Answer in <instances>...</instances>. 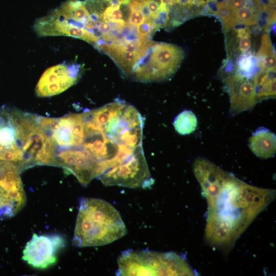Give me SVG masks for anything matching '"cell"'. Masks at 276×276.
Segmentation results:
<instances>
[{
	"label": "cell",
	"instance_id": "obj_2",
	"mask_svg": "<svg viewBox=\"0 0 276 276\" xmlns=\"http://www.w3.org/2000/svg\"><path fill=\"white\" fill-rule=\"evenodd\" d=\"M127 233L118 211L99 198H81L73 239L76 247L97 246L109 244Z\"/></svg>",
	"mask_w": 276,
	"mask_h": 276
},
{
	"label": "cell",
	"instance_id": "obj_15",
	"mask_svg": "<svg viewBox=\"0 0 276 276\" xmlns=\"http://www.w3.org/2000/svg\"><path fill=\"white\" fill-rule=\"evenodd\" d=\"M216 8L214 14L221 20L225 31H227L238 25L234 12L223 1L217 3Z\"/></svg>",
	"mask_w": 276,
	"mask_h": 276
},
{
	"label": "cell",
	"instance_id": "obj_20",
	"mask_svg": "<svg viewBox=\"0 0 276 276\" xmlns=\"http://www.w3.org/2000/svg\"><path fill=\"white\" fill-rule=\"evenodd\" d=\"M233 12L242 8L247 5L246 0H223Z\"/></svg>",
	"mask_w": 276,
	"mask_h": 276
},
{
	"label": "cell",
	"instance_id": "obj_8",
	"mask_svg": "<svg viewBox=\"0 0 276 276\" xmlns=\"http://www.w3.org/2000/svg\"><path fill=\"white\" fill-rule=\"evenodd\" d=\"M80 65L61 63L47 69L35 87L39 97H49L65 91L75 84L80 77Z\"/></svg>",
	"mask_w": 276,
	"mask_h": 276
},
{
	"label": "cell",
	"instance_id": "obj_18",
	"mask_svg": "<svg viewBox=\"0 0 276 276\" xmlns=\"http://www.w3.org/2000/svg\"><path fill=\"white\" fill-rule=\"evenodd\" d=\"M255 61L252 55H244L241 57L238 63V72L248 77H251Z\"/></svg>",
	"mask_w": 276,
	"mask_h": 276
},
{
	"label": "cell",
	"instance_id": "obj_19",
	"mask_svg": "<svg viewBox=\"0 0 276 276\" xmlns=\"http://www.w3.org/2000/svg\"><path fill=\"white\" fill-rule=\"evenodd\" d=\"M130 10L127 21L129 25L134 27H138L145 22L148 21L142 13L140 9H130Z\"/></svg>",
	"mask_w": 276,
	"mask_h": 276
},
{
	"label": "cell",
	"instance_id": "obj_21",
	"mask_svg": "<svg viewBox=\"0 0 276 276\" xmlns=\"http://www.w3.org/2000/svg\"><path fill=\"white\" fill-rule=\"evenodd\" d=\"M198 2L199 6L201 7L205 5L206 1L205 0H196Z\"/></svg>",
	"mask_w": 276,
	"mask_h": 276
},
{
	"label": "cell",
	"instance_id": "obj_16",
	"mask_svg": "<svg viewBox=\"0 0 276 276\" xmlns=\"http://www.w3.org/2000/svg\"><path fill=\"white\" fill-rule=\"evenodd\" d=\"M238 43V49L242 54H245L251 46V33L248 27L235 30Z\"/></svg>",
	"mask_w": 276,
	"mask_h": 276
},
{
	"label": "cell",
	"instance_id": "obj_1",
	"mask_svg": "<svg viewBox=\"0 0 276 276\" xmlns=\"http://www.w3.org/2000/svg\"><path fill=\"white\" fill-rule=\"evenodd\" d=\"M198 182L208 206L205 241L224 251L233 246L275 196L273 190L248 185L219 167L206 171Z\"/></svg>",
	"mask_w": 276,
	"mask_h": 276
},
{
	"label": "cell",
	"instance_id": "obj_12",
	"mask_svg": "<svg viewBox=\"0 0 276 276\" xmlns=\"http://www.w3.org/2000/svg\"><path fill=\"white\" fill-rule=\"evenodd\" d=\"M259 101L275 97V71H260L254 76Z\"/></svg>",
	"mask_w": 276,
	"mask_h": 276
},
{
	"label": "cell",
	"instance_id": "obj_13",
	"mask_svg": "<svg viewBox=\"0 0 276 276\" xmlns=\"http://www.w3.org/2000/svg\"><path fill=\"white\" fill-rule=\"evenodd\" d=\"M173 125L175 130L181 135L189 134L197 127V119L191 111L185 110L180 112L174 119Z\"/></svg>",
	"mask_w": 276,
	"mask_h": 276
},
{
	"label": "cell",
	"instance_id": "obj_4",
	"mask_svg": "<svg viewBox=\"0 0 276 276\" xmlns=\"http://www.w3.org/2000/svg\"><path fill=\"white\" fill-rule=\"evenodd\" d=\"M184 57L179 47L167 43H154L136 66L131 77L142 82L160 81L170 78Z\"/></svg>",
	"mask_w": 276,
	"mask_h": 276
},
{
	"label": "cell",
	"instance_id": "obj_5",
	"mask_svg": "<svg viewBox=\"0 0 276 276\" xmlns=\"http://www.w3.org/2000/svg\"><path fill=\"white\" fill-rule=\"evenodd\" d=\"M20 173L12 163L0 162V221L14 217L26 204Z\"/></svg>",
	"mask_w": 276,
	"mask_h": 276
},
{
	"label": "cell",
	"instance_id": "obj_3",
	"mask_svg": "<svg viewBox=\"0 0 276 276\" xmlns=\"http://www.w3.org/2000/svg\"><path fill=\"white\" fill-rule=\"evenodd\" d=\"M117 275H195L183 256L173 252L128 249L118 260Z\"/></svg>",
	"mask_w": 276,
	"mask_h": 276
},
{
	"label": "cell",
	"instance_id": "obj_6",
	"mask_svg": "<svg viewBox=\"0 0 276 276\" xmlns=\"http://www.w3.org/2000/svg\"><path fill=\"white\" fill-rule=\"evenodd\" d=\"M15 108H0V162L14 164L21 172L29 168L20 140Z\"/></svg>",
	"mask_w": 276,
	"mask_h": 276
},
{
	"label": "cell",
	"instance_id": "obj_11",
	"mask_svg": "<svg viewBox=\"0 0 276 276\" xmlns=\"http://www.w3.org/2000/svg\"><path fill=\"white\" fill-rule=\"evenodd\" d=\"M249 147L258 157L267 159L273 157L276 151V136L269 129L261 127L249 139Z\"/></svg>",
	"mask_w": 276,
	"mask_h": 276
},
{
	"label": "cell",
	"instance_id": "obj_9",
	"mask_svg": "<svg viewBox=\"0 0 276 276\" xmlns=\"http://www.w3.org/2000/svg\"><path fill=\"white\" fill-rule=\"evenodd\" d=\"M254 76L250 77L238 72L224 78L229 97V113L232 116L252 109L258 103Z\"/></svg>",
	"mask_w": 276,
	"mask_h": 276
},
{
	"label": "cell",
	"instance_id": "obj_17",
	"mask_svg": "<svg viewBox=\"0 0 276 276\" xmlns=\"http://www.w3.org/2000/svg\"><path fill=\"white\" fill-rule=\"evenodd\" d=\"M275 55L269 35L264 33L262 37L261 45L257 53V60Z\"/></svg>",
	"mask_w": 276,
	"mask_h": 276
},
{
	"label": "cell",
	"instance_id": "obj_14",
	"mask_svg": "<svg viewBox=\"0 0 276 276\" xmlns=\"http://www.w3.org/2000/svg\"><path fill=\"white\" fill-rule=\"evenodd\" d=\"M237 22L246 26L257 25L259 22L261 11L254 7L248 6L240 8L234 12Z\"/></svg>",
	"mask_w": 276,
	"mask_h": 276
},
{
	"label": "cell",
	"instance_id": "obj_7",
	"mask_svg": "<svg viewBox=\"0 0 276 276\" xmlns=\"http://www.w3.org/2000/svg\"><path fill=\"white\" fill-rule=\"evenodd\" d=\"M64 245V239L59 235L33 234L25 246L22 259L34 268L45 269L55 264L57 255Z\"/></svg>",
	"mask_w": 276,
	"mask_h": 276
},
{
	"label": "cell",
	"instance_id": "obj_22",
	"mask_svg": "<svg viewBox=\"0 0 276 276\" xmlns=\"http://www.w3.org/2000/svg\"><path fill=\"white\" fill-rule=\"evenodd\" d=\"M217 0H207L208 2H212V3H214V2H216Z\"/></svg>",
	"mask_w": 276,
	"mask_h": 276
},
{
	"label": "cell",
	"instance_id": "obj_10",
	"mask_svg": "<svg viewBox=\"0 0 276 276\" xmlns=\"http://www.w3.org/2000/svg\"><path fill=\"white\" fill-rule=\"evenodd\" d=\"M34 27L39 36H70L82 39L93 45L99 41L98 38L91 32L76 26L53 11L36 20Z\"/></svg>",
	"mask_w": 276,
	"mask_h": 276
}]
</instances>
